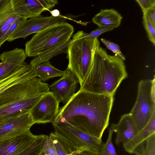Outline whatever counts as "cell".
I'll use <instances>...</instances> for the list:
<instances>
[{
  "label": "cell",
  "mask_w": 155,
  "mask_h": 155,
  "mask_svg": "<svg viewBox=\"0 0 155 155\" xmlns=\"http://www.w3.org/2000/svg\"><path fill=\"white\" fill-rule=\"evenodd\" d=\"M114 101L113 95L79 90L67 104L59 108L56 117L101 139L109 124Z\"/></svg>",
  "instance_id": "6da1fadb"
},
{
  "label": "cell",
  "mask_w": 155,
  "mask_h": 155,
  "mask_svg": "<svg viewBox=\"0 0 155 155\" xmlns=\"http://www.w3.org/2000/svg\"><path fill=\"white\" fill-rule=\"evenodd\" d=\"M127 76L124 63L120 58L116 54H108L100 46L95 50L91 70L79 90L114 96Z\"/></svg>",
  "instance_id": "7a4b0ae2"
},
{
  "label": "cell",
  "mask_w": 155,
  "mask_h": 155,
  "mask_svg": "<svg viewBox=\"0 0 155 155\" xmlns=\"http://www.w3.org/2000/svg\"><path fill=\"white\" fill-rule=\"evenodd\" d=\"M49 92L48 84L37 77L7 89L0 96V127L21 114L30 112Z\"/></svg>",
  "instance_id": "3957f363"
},
{
  "label": "cell",
  "mask_w": 155,
  "mask_h": 155,
  "mask_svg": "<svg viewBox=\"0 0 155 155\" xmlns=\"http://www.w3.org/2000/svg\"><path fill=\"white\" fill-rule=\"evenodd\" d=\"M54 131L51 134L59 141L65 150L73 155L89 152L99 155L103 143L83 129L56 117L52 123Z\"/></svg>",
  "instance_id": "277c9868"
},
{
  "label": "cell",
  "mask_w": 155,
  "mask_h": 155,
  "mask_svg": "<svg viewBox=\"0 0 155 155\" xmlns=\"http://www.w3.org/2000/svg\"><path fill=\"white\" fill-rule=\"evenodd\" d=\"M84 32L79 31L73 35L67 53V68L78 79L80 86L90 72L95 50L100 45L98 38H84Z\"/></svg>",
  "instance_id": "5b68a950"
},
{
  "label": "cell",
  "mask_w": 155,
  "mask_h": 155,
  "mask_svg": "<svg viewBox=\"0 0 155 155\" xmlns=\"http://www.w3.org/2000/svg\"><path fill=\"white\" fill-rule=\"evenodd\" d=\"M73 27L66 22L48 26L37 33L25 44L27 57H35L65 44L69 41L74 32Z\"/></svg>",
  "instance_id": "8992f818"
},
{
  "label": "cell",
  "mask_w": 155,
  "mask_h": 155,
  "mask_svg": "<svg viewBox=\"0 0 155 155\" xmlns=\"http://www.w3.org/2000/svg\"><path fill=\"white\" fill-rule=\"evenodd\" d=\"M152 82L153 79L139 82L137 99L129 113L137 131L147 125L155 113V99L151 92Z\"/></svg>",
  "instance_id": "52a82bcc"
},
{
  "label": "cell",
  "mask_w": 155,
  "mask_h": 155,
  "mask_svg": "<svg viewBox=\"0 0 155 155\" xmlns=\"http://www.w3.org/2000/svg\"><path fill=\"white\" fill-rule=\"evenodd\" d=\"M69 19H71L62 15L58 17L51 16L27 19L18 26L7 41L10 42L20 38L25 39L29 35L38 33L49 26L66 22Z\"/></svg>",
  "instance_id": "ba28073f"
},
{
  "label": "cell",
  "mask_w": 155,
  "mask_h": 155,
  "mask_svg": "<svg viewBox=\"0 0 155 155\" xmlns=\"http://www.w3.org/2000/svg\"><path fill=\"white\" fill-rule=\"evenodd\" d=\"M59 103L51 92L45 95L30 111L35 124L52 123L58 113Z\"/></svg>",
  "instance_id": "9c48e42d"
},
{
  "label": "cell",
  "mask_w": 155,
  "mask_h": 155,
  "mask_svg": "<svg viewBox=\"0 0 155 155\" xmlns=\"http://www.w3.org/2000/svg\"><path fill=\"white\" fill-rule=\"evenodd\" d=\"M15 13L26 18L40 17L41 13L52 9L57 0H11Z\"/></svg>",
  "instance_id": "30bf717a"
},
{
  "label": "cell",
  "mask_w": 155,
  "mask_h": 155,
  "mask_svg": "<svg viewBox=\"0 0 155 155\" xmlns=\"http://www.w3.org/2000/svg\"><path fill=\"white\" fill-rule=\"evenodd\" d=\"M61 78L51 84L49 88L50 91L60 103L64 105L69 101L75 94L78 79L67 68Z\"/></svg>",
  "instance_id": "8fae6325"
},
{
  "label": "cell",
  "mask_w": 155,
  "mask_h": 155,
  "mask_svg": "<svg viewBox=\"0 0 155 155\" xmlns=\"http://www.w3.org/2000/svg\"><path fill=\"white\" fill-rule=\"evenodd\" d=\"M34 124L30 112L21 114L0 127V141L30 130Z\"/></svg>",
  "instance_id": "7c38bea8"
},
{
  "label": "cell",
  "mask_w": 155,
  "mask_h": 155,
  "mask_svg": "<svg viewBox=\"0 0 155 155\" xmlns=\"http://www.w3.org/2000/svg\"><path fill=\"white\" fill-rule=\"evenodd\" d=\"M30 130L0 141V155H18L38 137Z\"/></svg>",
  "instance_id": "4fadbf2b"
},
{
  "label": "cell",
  "mask_w": 155,
  "mask_h": 155,
  "mask_svg": "<svg viewBox=\"0 0 155 155\" xmlns=\"http://www.w3.org/2000/svg\"><path fill=\"white\" fill-rule=\"evenodd\" d=\"M25 51L16 48L0 55V80L11 74L22 66L27 57Z\"/></svg>",
  "instance_id": "5bb4252c"
},
{
  "label": "cell",
  "mask_w": 155,
  "mask_h": 155,
  "mask_svg": "<svg viewBox=\"0 0 155 155\" xmlns=\"http://www.w3.org/2000/svg\"><path fill=\"white\" fill-rule=\"evenodd\" d=\"M155 134V113L147 125L129 140L123 144L124 149L127 152L136 155H143L144 143L151 135Z\"/></svg>",
  "instance_id": "9a60e30c"
},
{
  "label": "cell",
  "mask_w": 155,
  "mask_h": 155,
  "mask_svg": "<svg viewBox=\"0 0 155 155\" xmlns=\"http://www.w3.org/2000/svg\"><path fill=\"white\" fill-rule=\"evenodd\" d=\"M110 127L116 134V143H124L130 140L137 132L129 114L123 115L117 124Z\"/></svg>",
  "instance_id": "2e32d148"
},
{
  "label": "cell",
  "mask_w": 155,
  "mask_h": 155,
  "mask_svg": "<svg viewBox=\"0 0 155 155\" xmlns=\"http://www.w3.org/2000/svg\"><path fill=\"white\" fill-rule=\"evenodd\" d=\"M37 77L33 68L25 62L8 76L0 80V96L14 85Z\"/></svg>",
  "instance_id": "e0dca14e"
},
{
  "label": "cell",
  "mask_w": 155,
  "mask_h": 155,
  "mask_svg": "<svg viewBox=\"0 0 155 155\" xmlns=\"http://www.w3.org/2000/svg\"><path fill=\"white\" fill-rule=\"evenodd\" d=\"M123 17L114 9H101L92 18L93 22L98 27L111 28L119 26Z\"/></svg>",
  "instance_id": "ac0fdd59"
},
{
  "label": "cell",
  "mask_w": 155,
  "mask_h": 155,
  "mask_svg": "<svg viewBox=\"0 0 155 155\" xmlns=\"http://www.w3.org/2000/svg\"><path fill=\"white\" fill-rule=\"evenodd\" d=\"M33 68L37 77L44 82L51 78L62 77L65 71L56 68L51 64L49 61L42 63Z\"/></svg>",
  "instance_id": "d6986e66"
},
{
  "label": "cell",
  "mask_w": 155,
  "mask_h": 155,
  "mask_svg": "<svg viewBox=\"0 0 155 155\" xmlns=\"http://www.w3.org/2000/svg\"><path fill=\"white\" fill-rule=\"evenodd\" d=\"M19 16L15 13L11 0H0V33L5 26L11 25Z\"/></svg>",
  "instance_id": "ffe728a7"
},
{
  "label": "cell",
  "mask_w": 155,
  "mask_h": 155,
  "mask_svg": "<svg viewBox=\"0 0 155 155\" xmlns=\"http://www.w3.org/2000/svg\"><path fill=\"white\" fill-rule=\"evenodd\" d=\"M71 40L65 44L35 57L30 61V64L32 67H34L42 63L49 61L55 56L61 53H67L68 47Z\"/></svg>",
  "instance_id": "44dd1931"
},
{
  "label": "cell",
  "mask_w": 155,
  "mask_h": 155,
  "mask_svg": "<svg viewBox=\"0 0 155 155\" xmlns=\"http://www.w3.org/2000/svg\"><path fill=\"white\" fill-rule=\"evenodd\" d=\"M45 135H39L37 139L18 155H45L43 145Z\"/></svg>",
  "instance_id": "7402d4cb"
},
{
  "label": "cell",
  "mask_w": 155,
  "mask_h": 155,
  "mask_svg": "<svg viewBox=\"0 0 155 155\" xmlns=\"http://www.w3.org/2000/svg\"><path fill=\"white\" fill-rule=\"evenodd\" d=\"M113 133V130L110 127L109 129L107 139L106 142L103 143L99 155H117L112 142Z\"/></svg>",
  "instance_id": "603a6c76"
},
{
  "label": "cell",
  "mask_w": 155,
  "mask_h": 155,
  "mask_svg": "<svg viewBox=\"0 0 155 155\" xmlns=\"http://www.w3.org/2000/svg\"><path fill=\"white\" fill-rule=\"evenodd\" d=\"M27 19L19 16L10 26L5 34L0 38V47L12 35L18 26Z\"/></svg>",
  "instance_id": "cb8c5ba5"
},
{
  "label": "cell",
  "mask_w": 155,
  "mask_h": 155,
  "mask_svg": "<svg viewBox=\"0 0 155 155\" xmlns=\"http://www.w3.org/2000/svg\"><path fill=\"white\" fill-rule=\"evenodd\" d=\"M43 150L45 155H58L53 138L49 136H45L43 145Z\"/></svg>",
  "instance_id": "d4e9b609"
},
{
  "label": "cell",
  "mask_w": 155,
  "mask_h": 155,
  "mask_svg": "<svg viewBox=\"0 0 155 155\" xmlns=\"http://www.w3.org/2000/svg\"><path fill=\"white\" fill-rule=\"evenodd\" d=\"M143 23L147 33L149 40L155 45V26L153 25L147 18L145 14H143Z\"/></svg>",
  "instance_id": "484cf974"
},
{
  "label": "cell",
  "mask_w": 155,
  "mask_h": 155,
  "mask_svg": "<svg viewBox=\"0 0 155 155\" xmlns=\"http://www.w3.org/2000/svg\"><path fill=\"white\" fill-rule=\"evenodd\" d=\"M101 41L106 46L107 48L119 56L124 61L126 58L122 52L119 46L117 44L103 38L101 39Z\"/></svg>",
  "instance_id": "4316f807"
},
{
  "label": "cell",
  "mask_w": 155,
  "mask_h": 155,
  "mask_svg": "<svg viewBox=\"0 0 155 155\" xmlns=\"http://www.w3.org/2000/svg\"><path fill=\"white\" fill-rule=\"evenodd\" d=\"M143 155H155V134L146 140Z\"/></svg>",
  "instance_id": "83f0119b"
},
{
  "label": "cell",
  "mask_w": 155,
  "mask_h": 155,
  "mask_svg": "<svg viewBox=\"0 0 155 155\" xmlns=\"http://www.w3.org/2000/svg\"><path fill=\"white\" fill-rule=\"evenodd\" d=\"M114 29L111 28L98 27L97 29L91 31L89 33L84 32L83 37L84 38L97 37L101 35L106 32L110 31Z\"/></svg>",
  "instance_id": "f1b7e54d"
},
{
  "label": "cell",
  "mask_w": 155,
  "mask_h": 155,
  "mask_svg": "<svg viewBox=\"0 0 155 155\" xmlns=\"http://www.w3.org/2000/svg\"><path fill=\"white\" fill-rule=\"evenodd\" d=\"M140 7L143 14L145 13L148 10L155 6V0H136Z\"/></svg>",
  "instance_id": "f546056e"
},
{
  "label": "cell",
  "mask_w": 155,
  "mask_h": 155,
  "mask_svg": "<svg viewBox=\"0 0 155 155\" xmlns=\"http://www.w3.org/2000/svg\"><path fill=\"white\" fill-rule=\"evenodd\" d=\"M50 135L52 136L53 142L55 147L58 155H73L68 153L60 143L58 140L51 134Z\"/></svg>",
  "instance_id": "4dcf8cb0"
},
{
  "label": "cell",
  "mask_w": 155,
  "mask_h": 155,
  "mask_svg": "<svg viewBox=\"0 0 155 155\" xmlns=\"http://www.w3.org/2000/svg\"><path fill=\"white\" fill-rule=\"evenodd\" d=\"M145 14L152 24L155 26V6L148 10Z\"/></svg>",
  "instance_id": "1f68e13d"
},
{
  "label": "cell",
  "mask_w": 155,
  "mask_h": 155,
  "mask_svg": "<svg viewBox=\"0 0 155 155\" xmlns=\"http://www.w3.org/2000/svg\"><path fill=\"white\" fill-rule=\"evenodd\" d=\"M48 11L51 14V16L54 17H58L61 15L58 9H55L51 11L49 10Z\"/></svg>",
  "instance_id": "d6a6232c"
}]
</instances>
